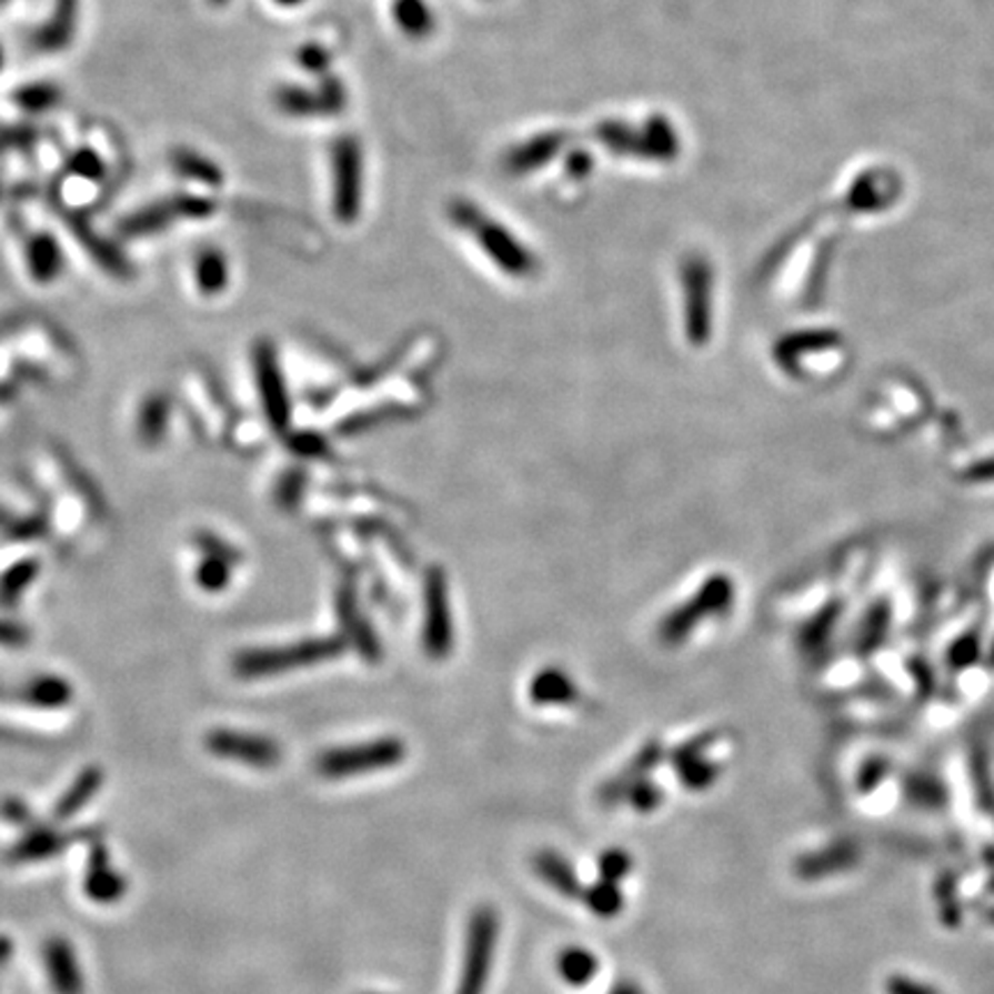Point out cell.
I'll use <instances>...</instances> for the list:
<instances>
[{"label":"cell","mask_w":994,"mask_h":994,"mask_svg":"<svg viewBox=\"0 0 994 994\" xmlns=\"http://www.w3.org/2000/svg\"><path fill=\"white\" fill-rule=\"evenodd\" d=\"M332 159V208L341 223H352L362 210L364 159L355 137H339L330 150Z\"/></svg>","instance_id":"obj_4"},{"label":"cell","mask_w":994,"mask_h":994,"mask_svg":"<svg viewBox=\"0 0 994 994\" xmlns=\"http://www.w3.org/2000/svg\"><path fill=\"white\" fill-rule=\"evenodd\" d=\"M730 599H732V588L725 579L710 581L702 588V592H697L684 608H680V611H675L665 620V624L661 629L663 637L667 640V643H675V640L689 635L697 622L721 613L723 608L730 603Z\"/></svg>","instance_id":"obj_8"},{"label":"cell","mask_w":994,"mask_h":994,"mask_svg":"<svg viewBox=\"0 0 994 994\" xmlns=\"http://www.w3.org/2000/svg\"><path fill=\"white\" fill-rule=\"evenodd\" d=\"M259 369H261V382H263V396H265V408L270 420L274 422V426H283L285 416H288V408H285V394H283V384L274 364V358L270 352H261L259 360Z\"/></svg>","instance_id":"obj_26"},{"label":"cell","mask_w":994,"mask_h":994,"mask_svg":"<svg viewBox=\"0 0 994 994\" xmlns=\"http://www.w3.org/2000/svg\"><path fill=\"white\" fill-rule=\"evenodd\" d=\"M661 757H663V751L656 742L647 744L645 749H640V753L629 762V766H624L618 776L605 781L599 787V792H596L599 804L601 806L622 804V801H626L629 792L654 772V766L661 762Z\"/></svg>","instance_id":"obj_13"},{"label":"cell","mask_w":994,"mask_h":994,"mask_svg":"<svg viewBox=\"0 0 994 994\" xmlns=\"http://www.w3.org/2000/svg\"><path fill=\"white\" fill-rule=\"evenodd\" d=\"M611 994H643V990H640L635 983H631V981H622V983H618L613 990H611Z\"/></svg>","instance_id":"obj_41"},{"label":"cell","mask_w":994,"mask_h":994,"mask_svg":"<svg viewBox=\"0 0 994 994\" xmlns=\"http://www.w3.org/2000/svg\"><path fill=\"white\" fill-rule=\"evenodd\" d=\"M298 62L302 66V70L315 74V77H325L330 74V53L320 47V44H304L298 51Z\"/></svg>","instance_id":"obj_35"},{"label":"cell","mask_w":994,"mask_h":994,"mask_svg":"<svg viewBox=\"0 0 994 994\" xmlns=\"http://www.w3.org/2000/svg\"><path fill=\"white\" fill-rule=\"evenodd\" d=\"M530 697L536 704H571L579 697L575 684L560 670H543L532 680Z\"/></svg>","instance_id":"obj_23"},{"label":"cell","mask_w":994,"mask_h":994,"mask_svg":"<svg viewBox=\"0 0 994 994\" xmlns=\"http://www.w3.org/2000/svg\"><path fill=\"white\" fill-rule=\"evenodd\" d=\"M3 68H6V49L0 44V72H3Z\"/></svg>","instance_id":"obj_44"},{"label":"cell","mask_w":994,"mask_h":994,"mask_svg":"<svg viewBox=\"0 0 994 994\" xmlns=\"http://www.w3.org/2000/svg\"><path fill=\"white\" fill-rule=\"evenodd\" d=\"M339 654V645L330 643H307L291 650H277V652H253L247 654L240 663V670L244 675H270V672H281L288 667L309 665L315 661H323Z\"/></svg>","instance_id":"obj_10"},{"label":"cell","mask_w":994,"mask_h":994,"mask_svg":"<svg viewBox=\"0 0 994 994\" xmlns=\"http://www.w3.org/2000/svg\"><path fill=\"white\" fill-rule=\"evenodd\" d=\"M566 148V134L564 132H543L536 137H530L528 141L511 148L504 154V171L511 175H525L532 171H539Z\"/></svg>","instance_id":"obj_11"},{"label":"cell","mask_w":994,"mask_h":994,"mask_svg":"<svg viewBox=\"0 0 994 994\" xmlns=\"http://www.w3.org/2000/svg\"><path fill=\"white\" fill-rule=\"evenodd\" d=\"M677 772H680V781H682L689 790L702 792V790H707L710 785H714V783L719 781V776H721V766L714 764V762H710V760L700 757V760H695V762H689V764L680 766Z\"/></svg>","instance_id":"obj_30"},{"label":"cell","mask_w":994,"mask_h":994,"mask_svg":"<svg viewBox=\"0 0 994 994\" xmlns=\"http://www.w3.org/2000/svg\"><path fill=\"white\" fill-rule=\"evenodd\" d=\"M714 742H716V736H714V734L695 736V740L686 742L684 746H680L675 753H672V764H675V769H680V766H684V764H689V762H695V760L704 757V753H707V749H710Z\"/></svg>","instance_id":"obj_36"},{"label":"cell","mask_w":994,"mask_h":994,"mask_svg":"<svg viewBox=\"0 0 994 994\" xmlns=\"http://www.w3.org/2000/svg\"><path fill=\"white\" fill-rule=\"evenodd\" d=\"M79 26V0H56L51 14L28 38L30 49L42 56L66 51Z\"/></svg>","instance_id":"obj_9"},{"label":"cell","mask_w":994,"mask_h":994,"mask_svg":"<svg viewBox=\"0 0 994 994\" xmlns=\"http://www.w3.org/2000/svg\"><path fill=\"white\" fill-rule=\"evenodd\" d=\"M68 223H70L72 233H77V235L81 238V242L86 244V249H88L90 253L98 255V261H100L104 268H109V270H113V272H124V261H122V255L118 253V249H116L113 244L104 242V238H100L94 231H90V227L86 223V219H81V217L74 212V214H68Z\"/></svg>","instance_id":"obj_27"},{"label":"cell","mask_w":994,"mask_h":994,"mask_svg":"<svg viewBox=\"0 0 994 994\" xmlns=\"http://www.w3.org/2000/svg\"><path fill=\"white\" fill-rule=\"evenodd\" d=\"M859 863V850L850 843L833 845L829 850L806 854L796 861V875L804 880H820L826 875H836L854 869Z\"/></svg>","instance_id":"obj_15"},{"label":"cell","mask_w":994,"mask_h":994,"mask_svg":"<svg viewBox=\"0 0 994 994\" xmlns=\"http://www.w3.org/2000/svg\"><path fill=\"white\" fill-rule=\"evenodd\" d=\"M274 104L291 118H323L339 116L348 104L345 86L334 74L320 77L318 88L285 83L274 90Z\"/></svg>","instance_id":"obj_5"},{"label":"cell","mask_w":994,"mask_h":994,"mask_svg":"<svg viewBox=\"0 0 994 994\" xmlns=\"http://www.w3.org/2000/svg\"><path fill=\"white\" fill-rule=\"evenodd\" d=\"M40 141V134L28 124L3 127L0 130V152H26L33 150Z\"/></svg>","instance_id":"obj_31"},{"label":"cell","mask_w":994,"mask_h":994,"mask_svg":"<svg viewBox=\"0 0 994 994\" xmlns=\"http://www.w3.org/2000/svg\"><path fill=\"white\" fill-rule=\"evenodd\" d=\"M12 100L28 116H44L62 102V90L49 81H33L17 88Z\"/></svg>","instance_id":"obj_24"},{"label":"cell","mask_w":994,"mask_h":994,"mask_svg":"<svg viewBox=\"0 0 994 994\" xmlns=\"http://www.w3.org/2000/svg\"><path fill=\"white\" fill-rule=\"evenodd\" d=\"M592 164H594V159H592L590 152H585V150H571V154L566 157V173H569L571 178H575V180L588 178L590 171H592Z\"/></svg>","instance_id":"obj_40"},{"label":"cell","mask_w":994,"mask_h":994,"mask_svg":"<svg viewBox=\"0 0 994 994\" xmlns=\"http://www.w3.org/2000/svg\"><path fill=\"white\" fill-rule=\"evenodd\" d=\"M645 137V148H647V159L652 162H672L677 159L682 143L680 137L675 132V127L665 118V116H650L643 124H640Z\"/></svg>","instance_id":"obj_19"},{"label":"cell","mask_w":994,"mask_h":994,"mask_svg":"<svg viewBox=\"0 0 994 994\" xmlns=\"http://www.w3.org/2000/svg\"><path fill=\"white\" fill-rule=\"evenodd\" d=\"M227 581H229V566L223 560H210L199 571V583L212 592L227 585Z\"/></svg>","instance_id":"obj_38"},{"label":"cell","mask_w":994,"mask_h":994,"mask_svg":"<svg viewBox=\"0 0 994 994\" xmlns=\"http://www.w3.org/2000/svg\"><path fill=\"white\" fill-rule=\"evenodd\" d=\"M682 283L686 293V334L693 343H704L712 323V270L702 255H689Z\"/></svg>","instance_id":"obj_7"},{"label":"cell","mask_w":994,"mask_h":994,"mask_svg":"<svg viewBox=\"0 0 994 994\" xmlns=\"http://www.w3.org/2000/svg\"><path fill=\"white\" fill-rule=\"evenodd\" d=\"M536 875L546 882L549 886H553L560 895L564 897H581L583 895V884L575 875L573 865L558 852L553 850H541L536 852V856L532 859Z\"/></svg>","instance_id":"obj_16"},{"label":"cell","mask_w":994,"mask_h":994,"mask_svg":"<svg viewBox=\"0 0 994 994\" xmlns=\"http://www.w3.org/2000/svg\"><path fill=\"white\" fill-rule=\"evenodd\" d=\"M663 799H665V794H663V790L656 785V783H652V781H640L631 792H629V796H626V801L629 804L637 811V813H652V811H656L661 804H663Z\"/></svg>","instance_id":"obj_33"},{"label":"cell","mask_w":994,"mask_h":994,"mask_svg":"<svg viewBox=\"0 0 994 994\" xmlns=\"http://www.w3.org/2000/svg\"><path fill=\"white\" fill-rule=\"evenodd\" d=\"M558 972H560V976H562L569 985L581 987V985H588V983L596 976V972H599V960H596V955H594L592 951H588V948L571 946V948H564V951L560 953Z\"/></svg>","instance_id":"obj_25"},{"label":"cell","mask_w":994,"mask_h":994,"mask_svg":"<svg viewBox=\"0 0 994 994\" xmlns=\"http://www.w3.org/2000/svg\"><path fill=\"white\" fill-rule=\"evenodd\" d=\"M26 261L28 270L36 281L49 283L56 281L62 270V249L49 233H38L30 238L26 247Z\"/></svg>","instance_id":"obj_18"},{"label":"cell","mask_w":994,"mask_h":994,"mask_svg":"<svg viewBox=\"0 0 994 994\" xmlns=\"http://www.w3.org/2000/svg\"><path fill=\"white\" fill-rule=\"evenodd\" d=\"M449 217L459 229L468 231L474 242L484 249L489 259L506 274L516 279H530L536 272V259L528 251L525 244L519 242L516 235H511L502 223L491 219L486 212H481L470 201H454L449 208Z\"/></svg>","instance_id":"obj_1"},{"label":"cell","mask_w":994,"mask_h":994,"mask_svg":"<svg viewBox=\"0 0 994 994\" xmlns=\"http://www.w3.org/2000/svg\"><path fill=\"white\" fill-rule=\"evenodd\" d=\"M888 772V764L884 760H869L863 764L861 774L856 779V787L861 794H871L884 779Z\"/></svg>","instance_id":"obj_37"},{"label":"cell","mask_w":994,"mask_h":994,"mask_svg":"<svg viewBox=\"0 0 994 994\" xmlns=\"http://www.w3.org/2000/svg\"><path fill=\"white\" fill-rule=\"evenodd\" d=\"M229 261L219 249H203L197 255L194 279L199 291L205 295H217L229 285Z\"/></svg>","instance_id":"obj_22"},{"label":"cell","mask_w":994,"mask_h":994,"mask_svg":"<svg viewBox=\"0 0 994 994\" xmlns=\"http://www.w3.org/2000/svg\"><path fill=\"white\" fill-rule=\"evenodd\" d=\"M629 873H631V856L624 850L613 847V850H605L599 856V875H601V880L618 884Z\"/></svg>","instance_id":"obj_32"},{"label":"cell","mask_w":994,"mask_h":994,"mask_svg":"<svg viewBox=\"0 0 994 994\" xmlns=\"http://www.w3.org/2000/svg\"><path fill=\"white\" fill-rule=\"evenodd\" d=\"M171 167L173 171L191 182H199L205 187H219L223 184V171L217 167L210 157L203 152H197L191 148H178L171 152Z\"/></svg>","instance_id":"obj_20"},{"label":"cell","mask_w":994,"mask_h":994,"mask_svg":"<svg viewBox=\"0 0 994 994\" xmlns=\"http://www.w3.org/2000/svg\"><path fill=\"white\" fill-rule=\"evenodd\" d=\"M886 994H940L935 987H930L921 981H914L903 974H893L886 981Z\"/></svg>","instance_id":"obj_39"},{"label":"cell","mask_w":994,"mask_h":994,"mask_svg":"<svg viewBox=\"0 0 994 994\" xmlns=\"http://www.w3.org/2000/svg\"><path fill=\"white\" fill-rule=\"evenodd\" d=\"M392 14L410 40H426L435 30V17L426 0H394Z\"/></svg>","instance_id":"obj_21"},{"label":"cell","mask_w":994,"mask_h":994,"mask_svg":"<svg viewBox=\"0 0 994 994\" xmlns=\"http://www.w3.org/2000/svg\"><path fill=\"white\" fill-rule=\"evenodd\" d=\"M272 3L279 8H300L304 0H272Z\"/></svg>","instance_id":"obj_42"},{"label":"cell","mask_w":994,"mask_h":994,"mask_svg":"<svg viewBox=\"0 0 994 994\" xmlns=\"http://www.w3.org/2000/svg\"><path fill=\"white\" fill-rule=\"evenodd\" d=\"M426 650L431 656H446L452 650V618H449L446 588L440 573H433L426 592Z\"/></svg>","instance_id":"obj_14"},{"label":"cell","mask_w":994,"mask_h":994,"mask_svg":"<svg viewBox=\"0 0 994 994\" xmlns=\"http://www.w3.org/2000/svg\"><path fill=\"white\" fill-rule=\"evenodd\" d=\"M214 212V201L205 197H191V194H178L164 201H157L152 205H145L137 210L134 214L124 217L120 221V231L124 235L141 238L152 235L169 229L178 219H203Z\"/></svg>","instance_id":"obj_6"},{"label":"cell","mask_w":994,"mask_h":994,"mask_svg":"<svg viewBox=\"0 0 994 994\" xmlns=\"http://www.w3.org/2000/svg\"><path fill=\"white\" fill-rule=\"evenodd\" d=\"M210 749L223 757H231L251 766H274L281 757L279 746L265 740V736L238 734V732H214L210 740Z\"/></svg>","instance_id":"obj_12"},{"label":"cell","mask_w":994,"mask_h":994,"mask_svg":"<svg viewBox=\"0 0 994 994\" xmlns=\"http://www.w3.org/2000/svg\"><path fill=\"white\" fill-rule=\"evenodd\" d=\"M599 143L611 150L613 154L620 157H635V159H647V148H645V137L640 127L620 122V120H603L596 124L594 130Z\"/></svg>","instance_id":"obj_17"},{"label":"cell","mask_w":994,"mask_h":994,"mask_svg":"<svg viewBox=\"0 0 994 994\" xmlns=\"http://www.w3.org/2000/svg\"><path fill=\"white\" fill-rule=\"evenodd\" d=\"M500 935V918L493 907H479L472 912L468 923L465 935V951H463V970L456 985V994H484L491 967H493V953L498 946Z\"/></svg>","instance_id":"obj_3"},{"label":"cell","mask_w":994,"mask_h":994,"mask_svg":"<svg viewBox=\"0 0 994 994\" xmlns=\"http://www.w3.org/2000/svg\"><path fill=\"white\" fill-rule=\"evenodd\" d=\"M907 794L916 801V804H923V806H933V809H937V806H942L944 804V799H946V794H944V790H942V785H937L935 781H930V779H912L910 781V787H907Z\"/></svg>","instance_id":"obj_34"},{"label":"cell","mask_w":994,"mask_h":994,"mask_svg":"<svg viewBox=\"0 0 994 994\" xmlns=\"http://www.w3.org/2000/svg\"><path fill=\"white\" fill-rule=\"evenodd\" d=\"M403 757L405 744L396 740V736H382V740L328 751L318 757L315 766L323 779L341 781L380 772V769H392L401 764Z\"/></svg>","instance_id":"obj_2"},{"label":"cell","mask_w":994,"mask_h":994,"mask_svg":"<svg viewBox=\"0 0 994 994\" xmlns=\"http://www.w3.org/2000/svg\"><path fill=\"white\" fill-rule=\"evenodd\" d=\"M10 3V0H0V8H6Z\"/></svg>","instance_id":"obj_45"},{"label":"cell","mask_w":994,"mask_h":994,"mask_svg":"<svg viewBox=\"0 0 994 994\" xmlns=\"http://www.w3.org/2000/svg\"><path fill=\"white\" fill-rule=\"evenodd\" d=\"M210 6H214V8H227L229 6V0H208Z\"/></svg>","instance_id":"obj_43"},{"label":"cell","mask_w":994,"mask_h":994,"mask_svg":"<svg viewBox=\"0 0 994 994\" xmlns=\"http://www.w3.org/2000/svg\"><path fill=\"white\" fill-rule=\"evenodd\" d=\"M66 171L79 180H88V182H100L107 175V164L98 150H92L88 145H81L77 150H72L66 159Z\"/></svg>","instance_id":"obj_29"},{"label":"cell","mask_w":994,"mask_h":994,"mask_svg":"<svg viewBox=\"0 0 994 994\" xmlns=\"http://www.w3.org/2000/svg\"><path fill=\"white\" fill-rule=\"evenodd\" d=\"M583 895L588 907L601 918H613L624 910V893L615 882L599 880L588 891H583Z\"/></svg>","instance_id":"obj_28"}]
</instances>
